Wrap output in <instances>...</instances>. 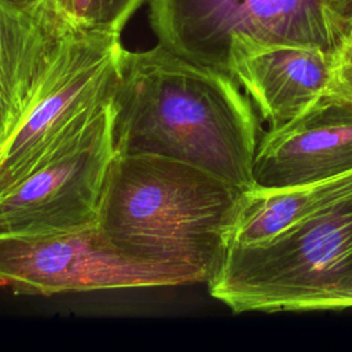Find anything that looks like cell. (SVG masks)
Wrapping results in <instances>:
<instances>
[{
    "mask_svg": "<svg viewBox=\"0 0 352 352\" xmlns=\"http://www.w3.org/2000/svg\"><path fill=\"white\" fill-rule=\"evenodd\" d=\"M346 7H348V15H349V21L352 25V0H346Z\"/></svg>",
    "mask_w": 352,
    "mask_h": 352,
    "instance_id": "9a60e30c",
    "label": "cell"
},
{
    "mask_svg": "<svg viewBox=\"0 0 352 352\" xmlns=\"http://www.w3.org/2000/svg\"><path fill=\"white\" fill-rule=\"evenodd\" d=\"M142 3L143 0H100V29L121 33L125 23Z\"/></svg>",
    "mask_w": 352,
    "mask_h": 352,
    "instance_id": "5bb4252c",
    "label": "cell"
},
{
    "mask_svg": "<svg viewBox=\"0 0 352 352\" xmlns=\"http://www.w3.org/2000/svg\"><path fill=\"white\" fill-rule=\"evenodd\" d=\"M348 172H352V102L327 92L258 139L253 187H292Z\"/></svg>",
    "mask_w": 352,
    "mask_h": 352,
    "instance_id": "ba28073f",
    "label": "cell"
},
{
    "mask_svg": "<svg viewBox=\"0 0 352 352\" xmlns=\"http://www.w3.org/2000/svg\"><path fill=\"white\" fill-rule=\"evenodd\" d=\"M120 33L76 23L23 121L0 148V192L51 161L109 109Z\"/></svg>",
    "mask_w": 352,
    "mask_h": 352,
    "instance_id": "277c9868",
    "label": "cell"
},
{
    "mask_svg": "<svg viewBox=\"0 0 352 352\" xmlns=\"http://www.w3.org/2000/svg\"><path fill=\"white\" fill-rule=\"evenodd\" d=\"M113 158L109 106L74 143L0 192V238L59 234L96 224Z\"/></svg>",
    "mask_w": 352,
    "mask_h": 352,
    "instance_id": "52a82bcc",
    "label": "cell"
},
{
    "mask_svg": "<svg viewBox=\"0 0 352 352\" xmlns=\"http://www.w3.org/2000/svg\"><path fill=\"white\" fill-rule=\"evenodd\" d=\"M150 25L172 52L227 73L235 38L334 51L351 21L346 0H150Z\"/></svg>",
    "mask_w": 352,
    "mask_h": 352,
    "instance_id": "5b68a950",
    "label": "cell"
},
{
    "mask_svg": "<svg viewBox=\"0 0 352 352\" xmlns=\"http://www.w3.org/2000/svg\"><path fill=\"white\" fill-rule=\"evenodd\" d=\"M116 155H155L253 188L258 116L228 73L182 58L162 44L122 47L111 102Z\"/></svg>",
    "mask_w": 352,
    "mask_h": 352,
    "instance_id": "6da1fadb",
    "label": "cell"
},
{
    "mask_svg": "<svg viewBox=\"0 0 352 352\" xmlns=\"http://www.w3.org/2000/svg\"><path fill=\"white\" fill-rule=\"evenodd\" d=\"M232 312L352 307V192L254 245H230L206 283Z\"/></svg>",
    "mask_w": 352,
    "mask_h": 352,
    "instance_id": "3957f363",
    "label": "cell"
},
{
    "mask_svg": "<svg viewBox=\"0 0 352 352\" xmlns=\"http://www.w3.org/2000/svg\"><path fill=\"white\" fill-rule=\"evenodd\" d=\"M74 25L51 7L0 0V148L23 121Z\"/></svg>",
    "mask_w": 352,
    "mask_h": 352,
    "instance_id": "30bf717a",
    "label": "cell"
},
{
    "mask_svg": "<svg viewBox=\"0 0 352 352\" xmlns=\"http://www.w3.org/2000/svg\"><path fill=\"white\" fill-rule=\"evenodd\" d=\"M334 51L298 44L235 38L228 50L227 73L249 96L270 128L297 117L329 92Z\"/></svg>",
    "mask_w": 352,
    "mask_h": 352,
    "instance_id": "9c48e42d",
    "label": "cell"
},
{
    "mask_svg": "<svg viewBox=\"0 0 352 352\" xmlns=\"http://www.w3.org/2000/svg\"><path fill=\"white\" fill-rule=\"evenodd\" d=\"M329 94L352 102V25L334 50V66Z\"/></svg>",
    "mask_w": 352,
    "mask_h": 352,
    "instance_id": "4fadbf2b",
    "label": "cell"
},
{
    "mask_svg": "<svg viewBox=\"0 0 352 352\" xmlns=\"http://www.w3.org/2000/svg\"><path fill=\"white\" fill-rule=\"evenodd\" d=\"M243 192L180 161L114 154L98 226L121 254L190 270L208 283L227 252Z\"/></svg>",
    "mask_w": 352,
    "mask_h": 352,
    "instance_id": "7a4b0ae2",
    "label": "cell"
},
{
    "mask_svg": "<svg viewBox=\"0 0 352 352\" xmlns=\"http://www.w3.org/2000/svg\"><path fill=\"white\" fill-rule=\"evenodd\" d=\"M15 6H47L66 15L78 25L100 29V0H6ZM103 30V29H102Z\"/></svg>",
    "mask_w": 352,
    "mask_h": 352,
    "instance_id": "7c38bea8",
    "label": "cell"
},
{
    "mask_svg": "<svg viewBox=\"0 0 352 352\" xmlns=\"http://www.w3.org/2000/svg\"><path fill=\"white\" fill-rule=\"evenodd\" d=\"M204 282L190 270L121 254L98 223L37 236L0 238V285L18 294L177 286Z\"/></svg>",
    "mask_w": 352,
    "mask_h": 352,
    "instance_id": "8992f818",
    "label": "cell"
},
{
    "mask_svg": "<svg viewBox=\"0 0 352 352\" xmlns=\"http://www.w3.org/2000/svg\"><path fill=\"white\" fill-rule=\"evenodd\" d=\"M349 192L352 172L292 187H253L243 192L228 246L264 242Z\"/></svg>",
    "mask_w": 352,
    "mask_h": 352,
    "instance_id": "8fae6325",
    "label": "cell"
}]
</instances>
